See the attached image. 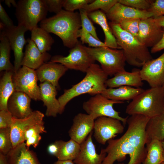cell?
Segmentation results:
<instances>
[{
	"label": "cell",
	"instance_id": "obj_1",
	"mask_svg": "<svg viewBox=\"0 0 164 164\" xmlns=\"http://www.w3.org/2000/svg\"><path fill=\"white\" fill-rule=\"evenodd\" d=\"M150 118L135 114L128 117L126 131L120 138L108 142L102 164H141L147 153L146 127Z\"/></svg>",
	"mask_w": 164,
	"mask_h": 164
},
{
	"label": "cell",
	"instance_id": "obj_2",
	"mask_svg": "<svg viewBox=\"0 0 164 164\" xmlns=\"http://www.w3.org/2000/svg\"><path fill=\"white\" fill-rule=\"evenodd\" d=\"M40 26L49 33H53L62 40L64 46L72 49L79 44L81 21L80 13L63 9L40 22Z\"/></svg>",
	"mask_w": 164,
	"mask_h": 164
},
{
	"label": "cell",
	"instance_id": "obj_3",
	"mask_svg": "<svg viewBox=\"0 0 164 164\" xmlns=\"http://www.w3.org/2000/svg\"><path fill=\"white\" fill-rule=\"evenodd\" d=\"M86 73L82 80L71 88L65 90L63 94L58 98L61 114L67 104L73 98L86 93L93 96L101 94L107 89L106 82L108 76L99 65L92 64Z\"/></svg>",
	"mask_w": 164,
	"mask_h": 164
},
{
	"label": "cell",
	"instance_id": "obj_4",
	"mask_svg": "<svg viewBox=\"0 0 164 164\" xmlns=\"http://www.w3.org/2000/svg\"><path fill=\"white\" fill-rule=\"evenodd\" d=\"M118 46L123 50L126 61L129 65L142 67L152 60L148 48L140 42L133 35L123 29L118 24L109 23Z\"/></svg>",
	"mask_w": 164,
	"mask_h": 164
},
{
	"label": "cell",
	"instance_id": "obj_5",
	"mask_svg": "<svg viewBox=\"0 0 164 164\" xmlns=\"http://www.w3.org/2000/svg\"><path fill=\"white\" fill-rule=\"evenodd\" d=\"M164 98L163 86L145 90L127 105L125 113L130 115L140 114L152 118L164 111Z\"/></svg>",
	"mask_w": 164,
	"mask_h": 164
},
{
	"label": "cell",
	"instance_id": "obj_6",
	"mask_svg": "<svg viewBox=\"0 0 164 164\" xmlns=\"http://www.w3.org/2000/svg\"><path fill=\"white\" fill-rule=\"evenodd\" d=\"M84 47L95 61L100 63L101 68L108 76L125 70L126 59L122 49L107 46L92 48L84 46Z\"/></svg>",
	"mask_w": 164,
	"mask_h": 164
},
{
	"label": "cell",
	"instance_id": "obj_7",
	"mask_svg": "<svg viewBox=\"0 0 164 164\" xmlns=\"http://www.w3.org/2000/svg\"><path fill=\"white\" fill-rule=\"evenodd\" d=\"M48 12L44 0H20L17 2L15 14L18 25L31 31L46 18Z\"/></svg>",
	"mask_w": 164,
	"mask_h": 164
},
{
	"label": "cell",
	"instance_id": "obj_8",
	"mask_svg": "<svg viewBox=\"0 0 164 164\" xmlns=\"http://www.w3.org/2000/svg\"><path fill=\"white\" fill-rule=\"evenodd\" d=\"M124 103L123 101L109 99L101 94H98L84 102L83 108L94 120L102 116L112 118L120 120L125 126L127 124L128 117L123 118L120 116L119 112L115 110L113 107L114 104Z\"/></svg>",
	"mask_w": 164,
	"mask_h": 164
},
{
	"label": "cell",
	"instance_id": "obj_9",
	"mask_svg": "<svg viewBox=\"0 0 164 164\" xmlns=\"http://www.w3.org/2000/svg\"><path fill=\"white\" fill-rule=\"evenodd\" d=\"M95 60L86 51L84 46L79 43L69 51L68 56L56 55L52 57L50 61L59 63L68 69L86 73Z\"/></svg>",
	"mask_w": 164,
	"mask_h": 164
},
{
	"label": "cell",
	"instance_id": "obj_10",
	"mask_svg": "<svg viewBox=\"0 0 164 164\" xmlns=\"http://www.w3.org/2000/svg\"><path fill=\"white\" fill-rule=\"evenodd\" d=\"M12 80L15 91L23 92L34 100H41L40 89L37 85L38 80L35 70L22 66L13 73Z\"/></svg>",
	"mask_w": 164,
	"mask_h": 164
},
{
	"label": "cell",
	"instance_id": "obj_11",
	"mask_svg": "<svg viewBox=\"0 0 164 164\" xmlns=\"http://www.w3.org/2000/svg\"><path fill=\"white\" fill-rule=\"evenodd\" d=\"M119 120L112 118L102 116L94 121V136L99 144L104 145L108 140L114 139L123 133L124 126Z\"/></svg>",
	"mask_w": 164,
	"mask_h": 164
},
{
	"label": "cell",
	"instance_id": "obj_12",
	"mask_svg": "<svg viewBox=\"0 0 164 164\" xmlns=\"http://www.w3.org/2000/svg\"><path fill=\"white\" fill-rule=\"evenodd\" d=\"M0 30V33L7 38L11 50L13 52L15 72H16L21 67L24 55L23 50L24 45L27 42L24 35L28 30L24 26L18 25L10 28H4Z\"/></svg>",
	"mask_w": 164,
	"mask_h": 164
},
{
	"label": "cell",
	"instance_id": "obj_13",
	"mask_svg": "<svg viewBox=\"0 0 164 164\" xmlns=\"http://www.w3.org/2000/svg\"><path fill=\"white\" fill-rule=\"evenodd\" d=\"M44 117L43 113L36 110L24 118L18 119L13 117L10 127V136L13 148L24 142V135L26 131L32 126L43 121Z\"/></svg>",
	"mask_w": 164,
	"mask_h": 164
},
{
	"label": "cell",
	"instance_id": "obj_14",
	"mask_svg": "<svg viewBox=\"0 0 164 164\" xmlns=\"http://www.w3.org/2000/svg\"><path fill=\"white\" fill-rule=\"evenodd\" d=\"M143 81L147 82L151 87L163 86L164 84V52L155 59L146 63L140 70Z\"/></svg>",
	"mask_w": 164,
	"mask_h": 164
},
{
	"label": "cell",
	"instance_id": "obj_15",
	"mask_svg": "<svg viewBox=\"0 0 164 164\" xmlns=\"http://www.w3.org/2000/svg\"><path fill=\"white\" fill-rule=\"evenodd\" d=\"M163 32V28L156 23L153 17L141 19L136 38L146 47L152 48L160 40Z\"/></svg>",
	"mask_w": 164,
	"mask_h": 164
},
{
	"label": "cell",
	"instance_id": "obj_16",
	"mask_svg": "<svg viewBox=\"0 0 164 164\" xmlns=\"http://www.w3.org/2000/svg\"><path fill=\"white\" fill-rule=\"evenodd\" d=\"M95 120L90 115L79 113L73 119V124L68 132L70 138L80 144L94 129Z\"/></svg>",
	"mask_w": 164,
	"mask_h": 164
},
{
	"label": "cell",
	"instance_id": "obj_17",
	"mask_svg": "<svg viewBox=\"0 0 164 164\" xmlns=\"http://www.w3.org/2000/svg\"><path fill=\"white\" fill-rule=\"evenodd\" d=\"M93 131L80 145L79 153L73 161L75 164H102L106 156L104 149H102L99 154L97 153L94 144Z\"/></svg>",
	"mask_w": 164,
	"mask_h": 164
},
{
	"label": "cell",
	"instance_id": "obj_18",
	"mask_svg": "<svg viewBox=\"0 0 164 164\" xmlns=\"http://www.w3.org/2000/svg\"><path fill=\"white\" fill-rule=\"evenodd\" d=\"M111 22L119 24L122 20L130 19H145L152 17L147 10H141L122 5L118 2L106 14Z\"/></svg>",
	"mask_w": 164,
	"mask_h": 164
},
{
	"label": "cell",
	"instance_id": "obj_19",
	"mask_svg": "<svg viewBox=\"0 0 164 164\" xmlns=\"http://www.w3.org/2000/svg\"><path fill=\"white\" fill-rule=\"evenodd\" d=\"M31 99L25 93L15 91L8 100V110L14 118L21 119L27 117L33 111L30 107Z\"/></svg>",
	"mask_w": 164,
	"mask_h": 164
},
{
	"label": "cell",
	"instance_id": "obj_20",
	"mask_svg": "<svg viewBox=\"0 0 164 164\" xmlns=\"http://www.w3.org/2000/svg\"><path fill=\"white\" fill-rule=\"evenodd\" d=\"M68 69L61 64L50 61L44 63L36 70L38 80L41 83L48 82L57 89L60 88L59 80Z\"/></svg>",
	"mask_w": 164,
	"mask_h": 164
},
{
	"label": "cell",
	"instance_id": "obj_21",
	"mask_svg": "<svg viewBox=\"0 0 164 164\" xmlns=\"http://www.w3.org/2000/svg\"><path fill=\"white\" fill-rule=\"evenodd\" d=\"M39 87L41 100L46 107V115L55 117L58 114H61L60 104L56 98L57 88L47 82L41 83Z\"/></svg>",
	"mask_w": 164,
	"mask_h": 164
},
{
	"label": "cell",
	"instance_id": "obj_22",
	"mask_svg": "<svg viewBox=\"0 0 164 164\" xmlns=\"http://www.w3.org/2000/svg\"><path fill=\"white\" fill-rule=\"evenodd\" d=\"M25 52L22 66L36 70L51 59V56L47 52L42 53L30 39L27 40Z\"/></svg>",
	"mask_w": 164,
	"mask_h": 164
},
{
	"label": "cell",
	"instance_id": "obj_23",
	"mask_svg": "<svg viewBox=\"0 0 164 164\" xmlns=\"http://www.w3.org/2000/svg\"><path fill=\"white\" fill-rule=\"evenodd\" d=\"M143 81L140 70L136 69L131 72L124 70L116 73L113 77L108 79L106 85L110 88L125 86L139 88L143 85Z\"/></svg>",
	"mask_w": 164,
	"mask_h": 164
},
{
	"label": "cell",
	"instance_id": "obj_24",
	"mask_svg": "<svg viewBox=\"0 0 164 164\" xmlns=\"http://www.w3.org/2000/svg\"><path fill=\"white\" fill-rule=\"evenodd\" d=\"M6 156L8 164H41L36 153L24 142L13 148Z\"/></svg>",
	"mask_w": 164,
	"mask_h": 164
},
{
	"label": "cell",
	"instance_id": "obj_25",
	"mask_svg": "<svg viewBox=\"0 0 164 164\" xmlns=\"http://www.w3.org/2000/svg\"><path fill=\"white\" fill-rule=\"evenodd\" d=\"M87 13L89 18L102 28L105 35L104 43L107 46L113 49H121L108 22L106 14L99 10Z\"/></svg>",
	"mask_w": 164,
	"mask_h": 164
},
{
	"label": "cell",
	"instance_id": "obj_26",
	"mask_svg": "<svg viewBox=\"0 0 164 164\" xmlns=\"http://www.w3.org/2000/svg\"><path fill=\"white\" fill-rule=\"evenodd\" d=\"M144 90L141 87L121 86L117 88H107L101 94L109 99L123 101L132 100Z\"/></svg>",
	"mask_w": 164,
	"mask_h": 164
},
{
	"label": "cell",
	"instance_id": "obj_27",
	"mask_svg": "<svg viewBox=\"0 0 164 164\" xmlns=\"http://www.w3.org/2000/svg\"><path fill=\"white\" fill-rule=\"evenodd\" d=\"M146 145L152 140H164V111L149 119L146 126Z\"/></svg>",
	"mask_w": 164,
	"mask_h": 164
},
{
	"label": "cell",
	"instance_id": "obj_28",
	"mask_svg": "<svg viewBox=\"0 0 164 164\" xmlns=\"http://www.w3.org/2000/svg\"><path fill=\"white\" fill-rule=\"evenodd\" d=\"M55 142L58 149L55 156L58 160L73 161L76 159L80 151V144L72 139L67 141L59 140Z\"/></svg>",
	"mask_w": 164,
	"mask_h": 164
},
{
	"label": "cell",
	"instance_id": "obj_29",
	"mask_svg": "<svg viewBox=\"0 0 164 164\" xmlns=\"http://www.w3.org/2000/svg\"><path fill=\"white\" fill-rule=\"evenodd\" d=\"M14 72L5 71L0 80V110H8V100L15 91L12 80Z\"/></svg>",
	"mask_w": 164,
	"mask_h": 164
},
{
	"label": "cell",
	"instance_id": "obj_30",
	"mask_svg": "<svg viewBox=\"0 0 164 164\" xmlns=\"http://www.w3.org/2000/svg\"><path fill=\"white\" fill-rule=\"evenodd\" d=\"M31 31L30 39L41 52H47L51 50L54 40L49 33L42 28L38 27Z\"/></svg>",
	"mask_w": 164,
	"mask_h": 164
},
{
	"label": "cell",
	"instance_id": "obj_31",
	"mask_svg": "<svg viewBox=\"0 0 164 164\" xmlns=\"http://www.w3.org/2000/svg\"><path fill=\"white\" fill-rule=\"evenodd\" d=\"M146 147L147 155L142 164H161L164 162L161 141L152 140Z\"/></svg>",
	"mask_w": 164,
	"mask_h": 164
},
{
	"label": "cell",
	"instance_id": "obj_32",
	"mask_svg": "<svg viewBox=\"0 0 164 164\" xmlns=\"http://www.w3.org/2000/svg\"><path fill=\"white\" fill-rule=\"evenodd\" d=\"M0 71H11L15 72L14 66L10 60L11 50L7 37L0 33Z\"/></svg>",
	"mask_w": 164,
	"mask_h": 164
},
{
	"label": "cell",
	"instance_id": "obj_33",
	"mask_svg": "<svg viewBox=\"0 0 164 164\" xmlns=\"http://www.w3.org/2000/svg\"><path fill=\"white\" fill-rule=\"evenodd\" d=\"M43 121L36 124L29 128L25 132L24 135V141L26 146L29 148L32 145L36 148L41 139L40 134L46 133Z\"/></svg>",
	"mask_w": 164,
	"mask_h": 164
},
{
	"label": "cell",
	"instance_id": "obj_34",
	"mask_svg": "<svg viewBox=\"0 0 164 164\" xmlns=\"http://www.w3.org/2000/svg\"><path fill=\"white\" fill-rule=\"evenodd\" d=\"M118 2V0H95L85 6L83 9L89 13L101 9L105 14Z\"/></svg>",
	"mask_w": 164,
	"mask_h": 164
},
{
	"label": "cell",
	"instance_id": "obj_35",
	"mask_svg": "<svg viewBox=\"0 0 164 164\" xmlns=\"http://www.w3.org/2000/svg\"><path fill=\"white\" fill-rule=\"evenodd\" d=\"M13 148L10 128L0 129V153L6 155Z\"/></svg>",
	"mask_w": 164,
	"mask_h": 164
},
{
	"label": "cell",
	"instance_id": "obj_36",
	"mask_svg": "<svg viewBox=\"0 0 164 164\" xmlns=\"http://www.w3.org/2000/svg\"><path fill=\"white\" fill-rule=\"evenodd\" d=\"M79 10L81 21V31L89 33L96 39L99 40L97 34L96 28L89 17L87 12L83 9Z\"/></svg>",
	"mask_w": 164,
	"mask_h": 164
},
{
	"label": "cell",
	"instance_id": "obj_37",
	"mask_svg": "<svg viewBox=\"0 0 164 164\" xmlns=\"http://www.w3.org/2000/svg\"><path fill=\"white\" fill-rule=\"evenodd\" d=\"M141 19H130L121 21L118 24L121 28L136 38L139 31V27Z\"/></svg>",
	"mask_w": 164,
	"mask_h": 164
},
{
	"label": "cell",
	"instance_id": "obj_38",
	"mask_svg": "<svg viewBox=\"0 0 164 164\" xmlns=\"http://www.w3.org/2000/svg\"><path fill=\"white\" fill-rule=\"evenodd\" d=\"M153 1L149 0H118V2L134 9L147 11Z\"/></svg>",
	"mask_w": 164,
	"mask_h": 164
},
{
	"label": "cell",
	"instance_id": "obj_39",
	"mask_svg": "<svg viewBox=\"0 0 164 164\" xmlns=\"http://www.w3.org/2000/svg\"><path fill=\"white\" fill-rule=\"evenodd\" d=\"M79 37H80L83 44L87 43L89 46L92 48L107 46L104 42H101L100 39H96L89 33L82 32L80 29V30Z\"/></svg>",
	"mask_w": 164,
	"mask_h": 164
},
{
	"label": "cell",
	"instance_id": "obj_40",
	"mask_svg": "<svg viewBox=\"0 0 164 164\" xmlns=\"http://www.w3.org/2000/svg\"><path fill=\"white\" fill-rule=\"evenodd\" d=\"M93 0H65L63 8L65 10L74 12L77 9H83L87 4L91 3Z\"/></svg>",
	"mask_w": 164,
	"mask_h": 164
},
{
	"label": "cell",
	"instance_id": "obj_41",
	"mask_svg": "<svg viewBox=\"0 0 164 164\" xmlns=\"http://www.w3.org/2000/svg\"><path fill=\"white\" fill-rule=\"evenodd\" d=\"M152 15L153 18L164 15V0L154 1L147 10Z\"/></svg>",
	"mask_w": 164,
	"mask_h": 164
},
{
	"label": "cell",
	"instance_id": "obj_42",
	"mask_svg": "<svg viewBox=\"0 0 164 164\" xmlns=\"http://www.w3.org/2000/svg\"><path fill=\"white\" fill-rule=\"evenodd\" d=\"M48 12L57 14L62 10L65 0H44Z\"/></svg>",
	"mask_w": 164,
	"mask_h": 164
},
{
	"label": "cell",
	"instance_id": "obj_43",
	"mask_svg": "<svg viewBox=\"0 0 164 164\" xmlns=\"http://www.w3.org/2000/svg\"><path fill=\"white\" fill-rule=\"evenodd\" d=\"M12 118L8 110H0V129L10 128Z\"/></svg>",
	"mask_w": 164,
	"mask_h": 164
},
{
	"label": "cell",
	"instance_id": "obj_44",
	"mask_svg": "<svg viewBox=\"0 0 164 164\" xmlns=\"http://www.w3.org/2000/svg\"><path fill=\"white\" fill-rule=\"evenodd\" d=\"M0 25L4 28H10L15 26L13 22L8 15L0 2Z\"/></svg>",
	"mask_w": 164,
	"mask_h": 164
},
{
	"label": "cell",
	"instance_id": "obj_45",
	"mask_svg": "<svg viewBox=\"0 0 164 164\" xmlns=\"http://www.w3.org/2000/svg\"><path fill=\"white\" fill-rule=\"evenodd\" d=\"M162 36L159 41L155 46L151 48V53H155L164 49V28Z\"/></svg>",
	"mask_w": 164,
	"mask_h": 164
},
{
	"label": "cell",
	"instance_id": "obj_46",
	"mask_svg": "<svg viewBox=\"0 0 164 164\" xmlns=\"http://www.w3.org/2000/svg\"><path fill=\"white\" fill-rule=\"evenodd\" d=\"M58 146L55 142L48 146L47 151L50 154L55 156L58 152Z\"/></svg>",
	"mask_w": 164,
	"mask_h": 164
},
{
	"label": "cell",
	"instance_id": "obj_47",
	"mask_svg": "<svg viewBox=\"0 0 164 164\" xmlns=\"http://www.w3.org/2000/svg\"><path fill=\"white\" fill-rule=\"evenodd\" d=\"M153 18L155 22L158 26L164 28V15Z\"/></svg>",
	"mask_w": 164,
	"mask_h": 164
},
{
	"label": "cell",
	"instance_id": "obj_48",
	"mask_svg": "<svg viewBox=\"0 0 164 164\" xmlns=\"http://www.w3.org/2000/svg\"><path fill=\"white\" fill-rule=\"evenodd\" d=\"M5 4L7 6L10 7L12 5L14 7L16 8L17 5V2L14 0H5Z\"/></svg>",
	"mask_w": 164,
	"mask_h": 164
},
{
	"label": "cell",
	"instance_id": "obj_49",
	"mask_svg": "<svg viewBox=\"0 0 164 164\" xmlns=\"http://www.w3.org/2000/svg\"><path fill=\"white\" fill-rule=\"evenodd\" d=\"M53 164H74L73 161L70 160H58Z\"/></svg>",
	"mask_w": 164,
	"mask_h": 164
},
{
	"label": "cell",
	"instance_id": "obj_50",
	"mask_svg": "<svg viewBox=\"0 0 164 164\" xmlns=\"http://www.w3.org/2000/svg\"><path fill=\"white\" fill-rule=\"evenodd\" d=\"M0 164H8L6 156L0 153Z\"/></svg>",
	"mask_w": 164,
	"mask_h": 164
},
{
	"label": "cell",
	"instance_id": "obj_51",
	"mask_svg": "<svg viewBox=\"0 0 164 164\" xmlns=\"http://www.w3.org/2000/svg\"><path fill=\"white\" fill-rule=\"evenodd\" d=\"M162 146L163 150V161L164 162V140L161 141Z\"/></svg>",
	"mask_w": 164,
	"mask_h": 164
},
{
	"label": "cell",
	"instance_id": "obj_52",
	"mask_svg": "<svg viewBox=\"0 0 164 164\" xmlns=\"http://www.w3.org/2000/svg\"><path fill=\"white\" fill-rule=\"evenodd\" d=\"M161 164H164V162H162Z\"/></svg>",
	"mask_w": 164,
	"mask_h": 164
},
{
	"label": "cell",
	"instance_id": "obj_53",
	"mask_svg": "<svg viewBox=\"0 0 164 164\" xmlns=\"http://www.w3.org/2000/svg\"><path fill=\"white\" fill-rule=\"evenodd\" d=\"M163 87H164V84H163Z\"/></svg>",
	"mask_w": 164,
	"mask_h": 164
},
{
	"label": "cell",
	"instance_id": "obj_54",
	"mask_svg": "<svg viewBox=\"0 0 164 164\" xmlns=\"http://www.w3.org/2000/svg\"></svg>",
	"mask_w": 164,
	"mask_h": 164
}]
</instances>
